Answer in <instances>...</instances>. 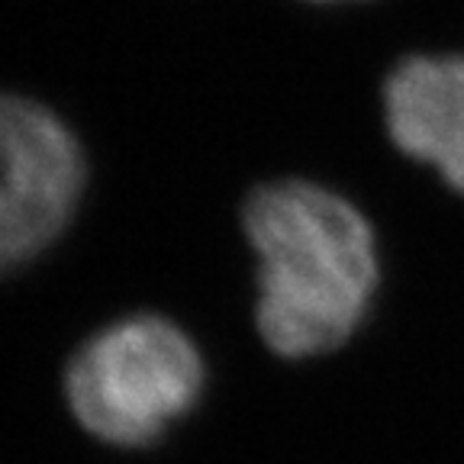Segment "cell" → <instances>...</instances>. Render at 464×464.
<instances>
[{
    "mask_svg": "<svg viewBox=\"0 0 464 464\" xmlns=\"http://www.w3.org/2000/svg\"><path fill=\"white\" fill-rule=\"evenodd\" d=\"M203 391V358L171 319L126 316L78 348L65 374L72 413L113 445H149Z\"/></svg>",
    "mask_w": 464,
    "mask_h": 464,
    "instance_id": "2",
    "label": "cell"
},
{
    "mask_svg": "<svg viewBox=\"0 0 464 464\" xmlns=\"http://www.w3.org/2000/svg\"><path fill=\"white\" fill-rule=\"evenodd\" d=\"M323 4H329V0H323Z\"/></svg>",
    "mask_w": 464,
    "mask_h": 464,
    "instance_id": "5",
    "label": "cell"
},
{
    "mask_svg": "<svg viewBox=\"0 0 464 464\" xmlns=\"http://www.w3.org/2000/svg\"><path fill=\"white\" fill-rule=\"evenodd\" d=\"M242 219L258 255L255 319L271 352L313 358L345 345L377 287L368 219L310 181L265 184L248 197Z\"/></svg>",
    "mask_w": 464,
    "mask_h": 464,
    "instance_id": "1",
    "label": "cell"
},
{
    "mask_svg": "<svg viewBox=\"0 0 464 464\" xmlns=\"http://www.w3.org/2000/svg\"><path fill=\"white\" fill-rule=\"evenodd\" d=\"M84 188V155L36 101L0 94V275L65 229Z\"/></svg>",
    "mask_w": 464,
    "mask_h": 464,
    "instance_id": "3",
    "label": "cell"
},
{
    "mask_svg": "<svg viewBox=\"0 0 464 464\" xmlns=\"http://www.w3.org/2000/svg\"><path fill=\"white\" fill-rule=\"evenodd\" d=\"M387 132L464 194V55H413L384 84Z\"/></svg>",
    "mask_w": 464,
    "mask_h": 464,
    "instance_id": "4",
    "label": "cell"
}]
</instances>
